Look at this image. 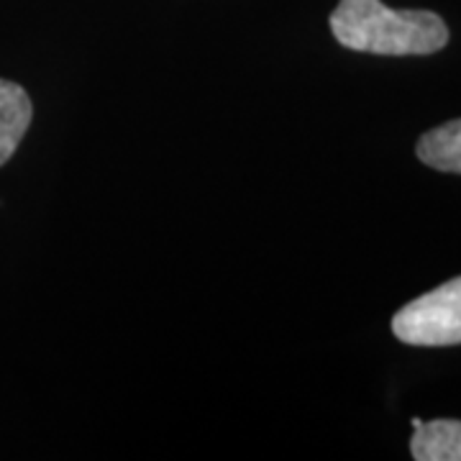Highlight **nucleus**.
<instances>
[{
    "mask_svg": "<svg viewBox=\"0 0 461 461\" xmlns=\"http://www.w3.org/2000/svg\"><path fill=\"white\" fill-rule=\"evenodd\" d=\"M336 41L379 57H426L448 44L444 18L430 11H393L379 0H341L330 14Z\"/></svg>",
    "mask_w": 461,
    "mask_h": 461,
    "instance_id": "f257e3e1",
    "label": "nucleus"
},
{
    "mask_svg": "<svg viewBox=\"0 0 461 461\" xmlns=\"http://www.w3.org/2000/svg\"><path fill=\"white\" fill-rule=\"evenodd\" d=\"M393 333L408 346H459L461 277L400 308L393 318Z\"/></svg>",
    "mask_w": 461,
    "mask_h": 461,
    "instance_id": "f03ea898",
    "label": "nucleus"
},
{
    "mask_svg": "<svg viewBox=\"0 0 461 461\" xmlns=\"http://www.w3.org/2000/svg\"><path fill=\"white\" fill-rule=\"evenodd\" d=\"M32 98L16 83L0 80V167L5 165L29 131L32 123Z\"/></svg>",
    "mask_w": 461,
    "mask_h": 461,
    "instance_id": "7ed1b4c3",
    "label": "nucleus"
},
{
    "mask_svg": "<svg viewBox=\"0 0 461 461\" xmlns=\"http://www.w3.org/2000/svg\"><path fill=\"white\" fill-rule=\"evenodd\" d=\"M411 454L415 461H461V420H423L412 433Z\"/></svg>",
    "mask_w": 461,
    "mask_h": 461,
    "instance_id": "20e7f679",
    "label": "nucleus"
},
{
    "mask_svg": "<svg viewBox=\"0 0 461 461\" xmlns=\"http://www.w3.org/2000/svg\"><path fill=\"white\" fill-rule=\"evenodd\" d=\"M415 154L430 169L461 175V118L423 133Z\"/></svg>",
    "mask_w": 461,
    "mask_h": 461,
    "instance_id": "39448f33",
    "label": "nucleus"
}]
</instances>
